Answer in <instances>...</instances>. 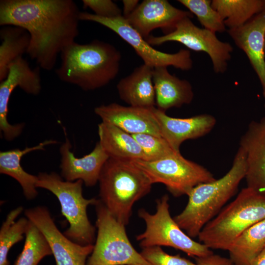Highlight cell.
Instances as JSON below:
<instances>
[{
    "label": "cell",
    "instance_id": "7a4b0ae2",
    "mask_svg": "<svg viewBox=\"0 0 265 265\" xmlns=\"http://www.w3.org/2000/svg\"><path fill=\"white\" fill-rule=\"evenodd\" d=\"M55 73L62 81L84 91L108 84L117 76L121 54L113 45L98 40L81 44L74 42L60 53Z\"/></svg>",
    "mask_w": 265,
    "mask_h": 265
},
{
    "label": "cell",
    "instance_id": "2e32d148",
    "mask_svg": "<svg viewBox=\"0 0 265 265\" xmlns=\"http://www.w3.org/2000/svg\"><path fill=\"white\" fill-rule=\"evenodd\" d=\"M227 32L247 56L261 82L265 100V10L244 25L229 28Z\"/></svg>",
    "mask_w": 265,
    "mask_h": 265
},
{
    "label": "cell",
    "instance_id": "603a6c76",
    "mask_svg": "<svg viewBox=\"0 0 265 265\" xmlns=\"http://www.w3.org/2000/svg\"><path fill=\"white\" fill-rule=\"evenodd\" d=\"M265 246V219L245 230L228 251L234 265H251Z\"/></svg>",
    "mask_w": 265,
    "mask_h": 265
},
{
    "label": "cell",
    "instance_id": "1f68e13d",
    "mask_svg": "<svg viewBox=\"0 0 265 265\" xmlns=\"http://www.w3.org/2000/svg\"><path fill=\"white\" fill-rule=\"evenodd\" d=\"M197 265H234L230 259L221 257L213 253L200 257H195Z\"/></svg>",
    "mask_w": 265,
    "mask_h": 265
},
{
    "label": "cell",
    "instance_id": "3957f363",
    "mask_svg": "<svg viewBox=\"0 0 265 265\" xmlns=\"http://www.w3.org/2000/svg\"><path fill=\"white\" fill-rule=\"evenodd\" d=\"M246 157L240 147L232 166L222 177L195 186L187 195L184 210L173 217L179 227L191 238L198 236L202 228L221 211L237 191L246 173Z\"/></svg>",
    "mask_w": 265,
    "mask_h": 265
},
{
    "label": "cell",
    "instance_id": "cb8c5ba5",
    "mask_svg": "<svg viewBox=\"0 0 265 265\" xmlns=\"http://www.w3.org/2000/svg\"><path fill=\"white\" fill-rule=\"evenodd\" d=\"M0 82L7 76L10 64L26 53L30 36L25 29L17 26H2L0 30Z\"/></svg>",
    "mask_w": 265,
    "mask_h": 265
},
{
    "label": "cell",
    "instance_id": "4316f807",
    "mask_svg": "<svg viewBox=\"0 0 265 265\" xmlns=\"http://www.w3.org/2000/svg\"><path fill=\"white\" fill-rule=\"evenodd\" d=\"M23 249L14 265H38L45 257L53 255L43 234L29 220Z\"/></svg>",
    "mask_w": 265,
    "mask_h": 265
},
{
    "label": "cell",
    "instance_id": "7402d4cb",
    "mask_svg": "<svg viewBox=\"0 0 265 265\" xmlns=\"http://www.w3.org/2000/svg\"><path fill=\"white\" fill-rule=\"evenodd\" d=\"M57 143L55 140H46L37 145L26 147L21 150L14 149L0 152V173L8 175L16 180L20 185L24 196L28 200H33L38 195L36 186L38 176L26 172L21 164L22 157L31 152L44 150L45 147Z\"/></svg>",
    "mask_w": 265,
    "mask_h": 265
},
{
    "label": "cell",
    "instance_id": "d590c367",
    "mask_svg": "<svg viewBox=\"0 0 265 265\" xmlns=\"http://www.w3.org/2000/svg\"></svg>",
    "mask_w": 265,
    "mask_h": 265
},
{
    "label": "cell",
    "instance_id": "f1b7e54d",
    "mask_svg": "<svg viewBox=\"0 0 265 265\" xmlns=\"http://www.w3.org/2000/svg\"><path fill=\"white\" fill-rule=\"evenodd\" d=\"M141 147L146 161H156L180 154L163 137L140 133L132 134Z\"/></svg>",
    "mask_w": 265,
    "mask_h": 265
},
{
    "label": "cell",
    "instance_id": "83f0119b",
    "mask_svg": "<svg viewBox=\"0 0 265 265\" xmlns=\"http://www.w3.org/2000/svg\"><path fill=\"white\" fill-rule=\"evenodd\" d=\"M178 1L186 7L192 14L195 15L204 28L214 33H222L226 30L220 15L212 6V0H179Z\"/></svg>",
    "mask_w": 265,
    "mask_h": 265
},
{
    "label": "cell",
    "instance_id": "7c38bea8",
    "mask_svg": "<svg viewBox=\"0 0 265 265\" xmlns=\"http://www.w3.org/2000/svg\"><path fill=\"white\" fill-rule=\"evenodd\" d=\"M24 213L45 237L56 265H86L87 259L93 251L94 244L80 245L67 238L59 230L45 207L28 208Z\"/></svg>",
    "mask_w": 265,
    "mask_h": 265
},
{
    "label": "cell",
    "instance_id": "52a82bcc",
    "mask_svg": "<svg viewBox=\"0 0 265 265\" xmlns=\"http://www.w3.org/2000/svg\"><path fill=\"white\" fill-rule=\"evenodd\" d=\"M95 206L97 235L86 265H151L131 244L126 226L112 216L100 199Z\"/></svg>",
    "mask_w": 265,
    "mask_h": 265
},
{
    "label": "cell",
    "instance_id": "ba28073f",
    "mask_svg": "<svg viewBox=\"0 0 265 265\" xmlns=\"http://www.w3.org/2000/svg\"><path fill=\"white\" fill-rule=\"evenodd\" d=\"M156 212L151 214L144 209L138 214L146 225L145 231L136 237L142 248L165 246L179 249L188 256H206L213 252L205 244L194 241L179 227L169 212V197L165 194L156 201Z\"/></svg>",
    "mask_w": 265,
    "mask_h": 265
},
{
    "label": "cell",
    "instance_id": "d6986e66",
    "mask_svg": "<svg viewBox=\"0 0 265 265\" xmlns=\"http://www.w3.org/2000/svg\"><path fill=\"white\" fill-rule=\"evenodd\" d=\"M153 80L156 95V107L165 112L172 107H180L193 100L190 83L171 75L167 67L153 68Z\"/></svg>",
    "mask_w": 265,
    "mask_h": 265
},
{
    "label": "cell",
    "instance_id": "e575fe53",
    "mask_svg": "<svg viewBox=\"0 0 265 265\" xmlns=\"http://www.w3.org/2000/svg\"></svg>",
    "mask_w": 265,
    "mask_h": 265
},
{
    "label": "cell",
    "instance_id": "9a60e30c",
    "mask_svg": "<svg viewBox=\"0 0 265 265\" xmlns=\"http://www.w3.org/2000/svg\"><path fill=\"white\" fill-rule=\"evenodd\" d=\"M239 147L246 157L247 187L265 197V116L249 124Z\"/></svg>",
    "mask_w": 265,
    "mask_h": 265
},
{
    "label": "cell",
    "instance_id": "5bb4252c",
    "mask_svg": "<svg viewBox=\"0 0 265 265\" xmlns=\"http://www.w3.org/2000/svg\"><path fill=\"white\" fill-rule=\"evenodd\" d=\"M154 107L126 106L111 103L96 107L94 112L102 122L116 126L132 135L146 133L162 137Z\"/></svg>",
    "mask_w": 265,
    "mask_h": 265
},
{
    "label": "cell",
    "instance_id": "8fae6325",
    "mask_svg": "<svg viewBox=\"0 0 265 265\" xmlns=\"http://www.w3.org/2000/svg\"><path fill=\"white\" fill-rule=\"evenodd\" d=\"M191 18H184L177 24L174 30L167 34L160 36L150 35L146 40L151 46L177 42L191 50L204 52L210 57L214 72L224 73L231 58L232 46L219 40L215 33L195 26Z\"/></svg>",
    "mask_w": 265,
    "mask_h": 265
},
{
    "label": "cell",
    "instance_id": "5b68a950",
    "mask_svg": "<svg viewBox=\"0 0 265 265\" xmlns=\"http://www.w3.org/2000/svg\"><path fill=\"white\" fill-rule=\"evenodd\" d=\"M265 219V197L246 187L201 230L200 242L209 248L228 250L247 229Z\"/></svg>",
    "mask_w": 265,
    "mask_h": 265
},
{
    "label": "cell",
    "instance_id": "484cf974",
    "mask_svg": "<svg viewBox=\"0 0 265 265\" xmlns=\"http://www.w3.org/2000/svg\"><path fill=\"white\" fill-rule=\"evenodd\" d=\"M22 206L11 211L6 215L0 230V265H9L7 256L11 248L24 239L29 219L22 217L16 220L23 212Z\"/></svg>",
    "mask_w": 265,
    "mask_h": 265
},
{
    "label": "cell",
    "instance_id": "9c48e42d",
    "mask_svg": "<svg viewBox=\"0 0 265 265\" xmlns=\"http://www.w3.org/2000/svg\"><path fill=\"white\" fill-rule=\"evenodd\" d=\"M151 183L164 185L175 197L187 195L197 185L215 180L203 166L185 159L181 154L156 161L132 160Z\"/></svg>",
    "mask_w": 265,
    "mask_h": 265
},
{
    "label": "cell",
    "instance_id": "d6a6232c",
    "mask_svg": "<svg viewBox=\"0 0 265 265\" xmlns=\"http://www.w3.org/2000/svg\"><path fill=\"white\" fill-rule=\"evenodd\" d=\"M122 16L126 18L132 13L139 5L138 0H123Z\"/></svg>",
    "mask_w": 265,
    "mask_h": 265
},
{
    "label": "cell",
    "instance_id": "f546056e",
    "mask_svg": "<svg viewBox=\"0 0 265 265\" xmlns=\"http://www.w3.org/2000/svg\"><path fill=\"white\" fill-rule=\"evenodd\" d=\"M140 253L151 265H197L179 254L172 255L166 253L161 246L143 248Z\"/></svg>",
    "mask_w": 265,
    "mask_h": 265
},
{
    "label": "cell",
    "instance_id": "836d02e7",
    "mask_svg": "<svg viewBox=\"0 0 265 265\" xmlns=\"http://www.w3.org/2000/svg\"><path fill=\"white\" fill-rule=\"evenodd\" d=\"M251 265H265V246L253 261Z\"/></svg>",
    "mask_w": 265,
    "mask_h": 265
},
{
    "label": "cell",
    "instance_id": "30bf717a",
    "mask_svg": "<svg viewBox=\"0 0 265 265\" xmlns=\"http://www.w3.org/2000/svg\"><path fill=\"white\" fill-rule=\"evenodd\" d=\"M79 19L80 21L98 23L114 31L132 47L143 60L144 64L153 68L171 66L187 71L192 67L193 61L189 50L181 49L177 53H170L155 49L129 24L123 16L106 18L88 12H80Z\"/></svg>",
    "mask_w": 265,
    "mask_h": 265
},
{
    "label": "cell",
    "instance_id": "44dd1931",
    "mask_svg": "<svg viewBox=\"0 0 265 265\" xmlns=\"http://www.w3.org/2000/svg\"><path fill=\"white\" fill-rule=\"evenodd\" d=\"M99 142L109 158L145 160L142 149L132 134L110 123L98 125Z\"/></svg>",
    "mask_w": 265,
    "mask_h": 265
},
{
    "label": "cell",
    "instance_id": "e0dca14e",
    "mask_svg": "<svg viewBox=\"0 0 265 265\" xmlns=\"http://www.w3.org/2000/svg\"><path fill=\"white\" fill-rule=\"evenodd\" d=\"M72 145L66 137L59 152L60 176L65 181L82 180L86 186H93L98 183L105 163L109 159L99 141L93 150L81 158L76 157L71 150Z\"/></svg>",
    "mask_w": 265,
    "mask_h": 265
},
{
    "label": "cell",
    "instance_id": "4dcf8cb0",
    "mask_svg": "<svg viewBox=\"0 0 265 265\" xmlns=\"http://www.w3.org/2000/svg\"><path fill=\"white\" fill-rule=\"evenodd\" d=\"M84 8H89L96 16L114 18L122 16V10L118 6L110 0H83Z\"/></svg>",
    "mask_w": 265,
    "mask_h": 265
},
{
    "label": "cell",
    "instance_id": "ffe728a7",
    "mask_svg": "<svg viewBox=\"0 0 265 265\" xmlns=\"http://www.w3.org/2000/svg\"><path fill=\"white\" fill-rule=\"evenodd\" d=\"M153 71V68L143 64L121 79L117 85L120 98L129 106L148 108L156 107Z\"/></svg>",
    "mask_w": 265,
    "mask_h": 265
},
{
    "label": "cell",
    "instance_id": "ac0fdd59",
    "mask_svg": "<svg viewBox=\"0 0 265 265\" xmlns=\"http://www.w3.org/2000/svg\"><path fill=\"white\" fill-rule=\"evenodd\" d=\"M153 111L159 123L161 136L176 151L180 152L182 143L188 139H195L209 133L214 127L215 118L203 114L186 118H175L156 107Z\"/></svg>",
    "mask_w": 265,
    "mask_h": 265
},
{
    "label": "cell",
    "instance_id": "277c9868",
    "mask_svg": "<svg viewBox=\"0 0 265 265\" xmlns=\"http://www.w3.org/2000/svg\"><path fill=\"white\" fill-rule=\"evenodd\" d=\"M98 183L100 201L120 223L129 224L134 203L148 194L153 184L132 160L109 158Z\"/></svg>",
    "mask_w": 265,
    "mask_h": 265
},
{
    "label": "cell",
    "instance_id": "4fadbf2b",
    "mask_svg": "<svg viewBox=\"0 0 265 265\" xmlns=\"http://www.w3.org/2000/svg\"><path fill=\"white\" fill-rule=\"evenodd\" d=\"M193 17L189 11L176 8L166 0H144L125 18L144 39L154 29L160 28L167 34L185 17Z\"/></svg>",
    "mask_w": 265,
    "mask_h": 265
},
{
    "label": "cell",
    "instance_id": "8992f818",
    "mask_svg": "<svg viewBox=\"0 0 265 265\" xmlns=\"http://www.w3.org/2000/svg\"><path fill=\"white\" fill-rule=\"evenodd\" d=\"M37 176L36 187L51 192L60 203L62 214L69 225L63 234L80 245L93 244L96 228L89 220L87 209L95 205L99 199L83 197L82 180L65 181L54 172H40Z\"/></svg>",
    "mask_w": 265,
    "mask_h": 265
},
{
    "label": "cell",
    "instance_id": "6da1fadb",
    "mask_svg": "<svg viewBox=\"0 0 265 265\" xmlns=\"http://www.w3.org/2000/svg\"><path fill=\"white\" fill-rule=\"evenodd\" d=\"M80 11L72 0H1L0 25L26 30V52L41 69L51 71L79 35Z\"/></svg>",
    "mask_w": 265,
    "mask_h": 265
},
{
    "label": "cell",
    "instance_id": "d4e9b609",
    "mask_svg": "<svg viewBox=\"0 0 265 265\" xmlns=\"http://www.w3.org/2000/svg\"><path fill=\"white\" fill-rule=\"evenodd\" d=\"M211 5L229 29L244 25L265 10V0H212Z\"/></svg>",
    "mask_w": 265,
    "mask_h": 265
}]
</instances>
